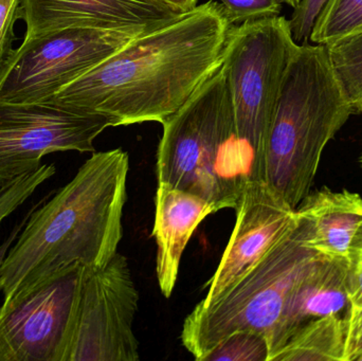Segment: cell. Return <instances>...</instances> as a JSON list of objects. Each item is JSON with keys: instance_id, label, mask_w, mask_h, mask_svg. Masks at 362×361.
Instances as JSON below:
<instances>
[{"instance_id": "277c9868", "label": "cell", "mask_w": 362, "mask_h": 361, "mask_svg": "<svg viewBox=\"0 0 362 361\" xmlns=\"http://www.w3.org/2000/svg\"><path fill=\"white\" fill-rule=\"evenodd\" d=\"M353 110L327 45H299L281 90L265 155V182L297 210L310 193L325 148Z\"/></svg>"}, {"instance_id": "30bf717a", "label": "cell", "mask_w": 362, "mask_h": 361, "mask_svg": "<svg viewBox=\"0 0 362 361\" xmlns=\"http://www.w3.org/2000/svg\"><path fill=\"white\" fill-rule=\"evenodd\" d=\"M84 267L64 269L0 307V361H63Z\"/></svg>"}, {"instance_id": "6da1fadb", "label": "cell", "mask_w": 362, "mask_h": 361, "mask_svg": "<svg viewBox=\"0 0 362 361\" xmlns=\"http://www.w3.org/2000/svg\"><path fill=\"white\" fill-rule=\"evenodd\" d=\"M231 25L219 2L196 6L142 32L50 101L114 127L163 124L218 69Z\"/></svg>"}, {"instance_id": "f1b7e54d", "label": "cell", "mask_w": 362, "mask_h": 361, "mask_svg": "<svg viewBox=\"0 0 362 361\" xmlns=\"http://www.w3.org/2000/svg\"><path fill=\"white\" fill-rule=\"evenodd\" d=\"M356 361H362V354L358 358H357Z\"/></svg>"}, {"instance_id": "f546056e", "label": "cell", "mask_w": 362, "mask_h": 361, "mask_svg": "<svg viewBox=\"0 0 362 361\" xmlns=\"http://www.w3.org/2000/svg\"><path fill=\"white\" fill-rule=\"evenodd\" d=\"M361 165H362V157H361Z\"/></svg>"}, {"instance_id": "9a60e30c", "label": "cell", "mask_w": 362, "mask_h": 361, "mask_svg": "<svg viewBox=\"0 0 362 361\" xmlns=\"http://www.w3.org/2000/svg\"><path fill=\"white\" fill-rule=\"evenodd\" d=\"M296 211L308 223V247L329 258L348 259L351 244L362 225L361 195L325 188L310 193Z\"/></svg>"}, {"instance_id": "7c38bea8", "label": "cell", "mask_w": 362, "mask_h": 361, "mask_svg": "<svg viewBox=\"0 0 362 361\" xmlns=\"http://www.w3.org/2000/svg\"><path fill=\"white\" fill-rule=\"evenodd\" d=\"M180 13L151 0H21L25 37L72 27H154Z\"/></svg>"}, {"instance_id": "44dd1931", "label": "cell", "mask_w": 362, "mask_h": 361, "mask_svg": "<svg viewBox=\"0 0 362 361\" xmlns=\"http://www.w3.org/2000/svg\"><path fill=\"white\" fill-rule=\"evenodd\" d=\"M231 25L279 16L282 0H219Z\"/></svg>"}, {"instance_id": "ac0fdd59", "label": "cell", "mask_w": 362, "mask_h": 361, "mask_svg": "<svg viewBox=\"0 0 362 361\" xmlns=\"http://www.w3.org/2000/svg\"><path fill=\"white\" fill-rule=\"evenodd\" d=\"M362 28V0H329L315 23L310 40L327 45Z\"/></svg>"}, {"instance_id": "9c48e42d", "label": "cell", "mask_w": 362, "mask_h": 361, "mask_svg": "<svg viewBox=\"0 0 362 361\" xmlns=\"http://www.w3.org/2000/svg\"><path fill=\"white\" fill-rule=\"evenodd\" d=\"M110 119L62 107L53 102L0 101V189L37 171L47 155L95 153V138Z\"/></svg>"}, {"instance_id": "5bb4252c", "label": "cell", "mask_w": 362, "mask_h": 361, "mask_svg": "<svg viewBox=\"0 0 362 361\" xmlns=\"http://www.w3.org/2000/svg\"><path fill=\"white\" fill-rule=\"evenodd\" d=\"M215 212L214 206L202 197L158 184L152 235L157 244V279L165 298L173 294L187 242L200 223Z\"/></svg>"}, {"instance_id": "4fadbf2b", "label": "cell", "mask_w": 362, "mask_h": 361, "mask_svg": "<svg viewBox=\"0 0 362 361\" xmlns=\"http://www.w3.org/2000/svg\"><path fill=\"white\" fill-rule=\"evenodd\" d=\"M350 309L348 259L317 254L289 295L268 343V361H272L291 336L308 322L346 316Z\"/></svg>"}, {"instance_id": "8fae6325", "label": "cell", "mask_w": 362, "mask_h": 361, "mask_svg": "<svg viewBox=\"0 0 362 361\" xmlns=\"http://www.w3.org/2000/svg\"><path fill=\"white\" fill-rule=\"evenodd\" d=\"M234 210L235 226L216 271L204 284L206 297L198 304H210L225 294L297 222V211L264 180L250 182Z\"/></svg>"}, {"instance_id": "484cf974", "label": "cell", "mask_w": 362, "mask_h": 361, "mask_svg": "<svg viewBox=\"0 0 362 361\" xmlns=\"http://www.w3.org/2000/svg\"><path fill=\"white\" fill-rule=\"evenodd\" d=\"M45 199H42V201H38L37 203L33 206L29 211L27 212L25 216H23V220L18 223V224L15 225L14 228H13L12 232L10 233L8 237H6V241L4 243L0 244V269H1L2 264H4V260H6V254H8V250H10L11 246L15 243L18 235H21V231H23V227H25V223H27L28 218L31 215L32 212L34 211L36 207L44 201Z\"/></svg>"}, {"instance_id": "52a82bcc", "label": "cell", "mask_w": 362, "mask_h": 361, "mask_svg": "<svg viewBox=\"0 0 362 361\" xmlns=\"http://www.w3.org/2000/svg\"><path fill=\"white\" fill-rule=\"evenodd\" d=\"M150 28L72 27L25 37L0 68V101H50Z\"/></svg>"}, {"instance_id": "ba28073f", "label": "cell", "mask_w": 362, "mask_h": 361, "mask_svg": "<svg viewBox=\"0 0 362 361\" xmlns=\"http://www.w3.org/2000/svg\"><path fill=\"white\" fill-rule=\"evenodd\" d=\"M139 294L127 258L117 252L106 266L83 268L63 361H137L134 320Z\"/></svg>"}, {"instance_id": "4316f807", "label": "cell", "mask_w": 362, "mask_h": 361, "mask_svg": "<svg viewBox=\"0 0 362 361\" xmlns=\"http://www.w3.org/2000/svg\"><path fill=\"white\" fill-rule=\"evenodd\" d=\"M151 1L163 4V6L181 14V13L187 12L198 6L199 0H151Z\"/></svg>"}, {"instance_id": "8992f818", "label": "cell", "mask_w": 362, "mask_h": 361, "mask_svg": "<svg viewBox=\"0 0 362 361\" xmlns=\"http://www.w3.org/2000/svg\"><path fill=\"white\" fill-rule=\"evenodd\" d=\"M299 45L284 16L232 25L221 69L231 97L238 141L252 153L265 176L270 127L289 64Z\"/></svg>"}, {"instance_id": "2e32d148", "label": "cell", "mask_w": 362, "mask_h": 361, "mask_svg": "<svg viewBox=\"0 0 362 361\" xmlns=\"http://www.w3.org/2000/svg\"><path fill=\"white\" fill-rule=\"evenodd\" d=\"M346 317L331 316L308 322L272 361H346Z\"/></svg>"}, {"instance_id": "83f0119b", "label": "cell", "mask_w": 362, "mask_h": 361, "mask_svg": "<svg viewBox=\"0 0 362 361\" xmlns=\"http://www.w3.org/2000/svg\"><path fill=\"white\" fill-rule=\"evenodd\" d=\"M283 2H285V4H288L289 6H291V8H295L296 6H298V4H300V1L301 0H282Z\"/></svg>"}, {"instance_id": "3957f363", "label": "cell", "mask_w": 362, "mask_h": 361, "mask_svg": "<svg viewBox=\"0 0 362 361\" xmlns=\"http://www.w3.org/2000/svg\"><path fill=\"white\" fill-rule=\"evenodd\" d=\"M163 127L158 184L198 195L217 212L234 209L250 182H265L257 159L238 141L221 65Z\"/></svg>"}, {"instance_id": "ffe728a7", "label": "cell", "mask_w": 362, "mask_h": 361, "mask_svg": "<svg viewBox=\"0 0 362 361\" xmlns=\"http://www.w3.org/2000/svg\"><path fill=\"white\" fill-rule=\"evenodd\" d=\"M57 172L54 165H42L37 171L23 176L0 189V226Z\"/></svg>"}, {"instance_id": "d6986e66", "label": "cell", "mask_w": 362, "mask_h": 361, "mask_svg": "<svg viewBox=\"0 0 362 361\" xmlns=\"http://www.w3.org/2000/svg\"><path fill=\"white\" fill-rule=\"evenodd\" d=\"M267 341L259 333L240 331L216 345L202 361H268Z\"/></svg>"}, {"instance_id": "603a6c76", "label": "cell", "mask_w": 362, "mask_h": 361, "mask_svg": "<svg viewBox=\"0 0 362 361\" xmlns=\"http://www.w3.org/2000/svg\"><path fill=\"white\" fill-rule=\"evenodd\" d=\"M349 288L351 309H362V225L351 244L349 251Z\"/></svg>"}, {"instance_id": "d4e9b609", "label": "cell", "mask_w": 362, "mask_h": 361, "mask_svg": "<svg viewBox=\"0 0 362 361\" xmlns=\"http://www.w3.org/2000/svg\"><path fill=\"white\" fill-rule=\"evenodd\" d=\"M346 361H356L362 354V309H351L346 315Z\"/></svg>"}, {"instance_id": "7402d4cb", "label": "cell", "mask_w": 362, "mask_h": 361, "mask_svg": "<svg viewBox=\"0 0 362 361\" xmlns=\"http://www.w3.org/2000/svg\"><path fill=\"white\" fill-rule=\"evenodd\" d=\"M329 1V0H301L300 4L293 8L288 23L293 40L298 44H302L310 40L317 19L320 16Z\"/></svg>"}, {"instance_id": "cb8c5ba5", "label": "cell", "mask_w": 362, "mask_h": 361, "mask_svg": "<svg viewBox=\"0 0 362 361\" xmlns=\"http://www.w3.org/2000/svg\"><path fill=\"white\" fill-rule=\"evenodd\" d=\"M19 4L21 0H0V68L13 51V29L18 19Z\"/></svg>"}, {"instance_id": "e0dca14e", "label": "cell", "mask_w": 362, "mask_h": 361, "mask_svg": "<svg viewBox=\"0 0 362 361\" xmlns=\"http://www.w3.org/2000/svg\"><path fill=\"white\" fill-rule=\"evenodd\" d=\"M327 47L353 114H362V28L337 38Z\"/></svg>"}, {"instance_id": "7a4b0ae2", "label": "cell", "mask_w": 362, "mask_h": 361, "mask_svg": "<svg viewBox=\"0 0 362 361\" xmlns=\"http://www.w3.org/2000/svg\"><path fill=\"white\" fill-rule=\"evenodd\" d=\"M129 171L122 148L93 153L54 196L45 197L0 269L4 302L69 267L110 263L123 237Z\"/></svg>"}, {"instance_id": "5b68a950", "label": "cell", "mask_w": 362, "mask_h": 361, "mask_svg": "<svg viewBox=\"0 0 362 361\" xmlns=\"http://www.w3.org/2000/svg\"><path fill=\"white\" fill-rule=\"evenodd\" d=\"M308 237V223L297 213L293 228L244 277L210 304L194 307L180 339L196 360L240 331L259 333L269 343L293 286L318 254Z\"/></svg>"}]
</instances>
